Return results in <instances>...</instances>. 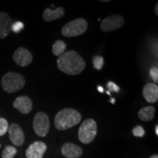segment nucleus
Wrapping results in <instances>:
<instances>
[{"label":"nucleus","instance_id":"obj_1","mask_svg":"<svg viewBox=\"0 0 158 158\" xmlns=\"http://www.w3.org/2000/svg\"><path fill=\"white\" fill-rule=\"evenodd\" d=\"M57 66L59 70L70 76L80 74L86 67L84 59L76 51H65L64 54L57 59Z\"/></svg>","mask_w":158,"mask_h":158},{"label":"nucleus","instance_id":"obj_2","mask_svg":"<svg viewBox=\"0 0 158 158\" xmlns=\"http://www.w3.org/2000/svg\"><path fill=\"white\" fill-rule=\"evenodd\" d=\"M81 120V116L78 110L73 108H64L55 116L54 124L59 130H65L77 125Z\"/></svg>","mask_w":158,"mask_h":158},{"label":"nucleus","instance_id":"obj_3","mask_svg":"<svg viewBox=\"0 0 158 158\" xmlns=\"http://www.w3.org/2000/svg\"><path fill=\"white\" fill-rule=\"evenodd\" d=\"M25 84L24 77L22 75L13 72L7 73L1 80L2 87L7 93H13L22 89Z\"/></svg>","mask_w":158,"mask_h":158},{"label":"nucleus","instance_id":"obj_4","mask_svg":"<svg viewBox=\"0 0 158 158\" xmlns=\"http://www.w3.org/2000/svg\"><path fill=\"white\" fill-rule=\"evenodd\" d=\"M98 133V125L92 118H88L83 122L78 130V138L83 143L88 144L95 138Z\"/></svg>","mask_w":158,"mask_h":158},{"label":"nucleus","instance_id":"obj_5","mask_svg":"<svg viewBox=\"0 0 158 158\" xmlns=\"http://www.w3.org/2000/svg\"><path fill=\"white\" fill-rule=\"evenodd\" d=\"M88 27L87 21L84 19H77L66 23L62 28V34L64 37H76L84 34Z\"/></svg>","mask_w":158,"mask_h":158},{"label":"nucleus","instance_id":"obj_6","mask_svg":"<svg viewBox=\"0 0 158 158\" xmlns=\"http://www.w3.org/2000/svg\"><path fill=\"white\" fill-rule=\"evenodd\" d=\"M33 128L35 133L40 137H45L50 128V121L48 115L44 112H38L35 114L33 121Z\"/></svg>","mask_w":158,"mask_h":158},{"label":"nucleus","instance_id":"obj_7","mask_svg":"<svg viewBox=\"0 0 158 158\" xmlns=\"http://www.w3.org/2000/svg\"><path fill=\"white\" fill-rule=\"evenodd\" d=\"M124 18L120 15H113L102 20L100 23V29L102 31H114L120 29L124 25Z\"/></svg>","mask_w":158,"mask_h":158},{"label":"nucleus","instance_id":"obj_8","mask_svg":"<svg viewBox=\"0 0 158 158\" xmlns=\"http://www.w3.org/2000/svg\"><path fill=\"white\" fill-rule=\"evenodd\" d=\"M13 60L19 66L26 67L30 64L33 60V56L31 53L28 49L20 47L15 50L13 56Z\"/></svg>","mask_w":158,"mask_h":158},{"label":"nucleus","instance_id":"obj_9","mask_svg":"<svg viewBox=\"0 0 158 158\" xmlns=\"http://www.w3.org/2000/svg\"><path fill=\"white\" fill-rule=\"evenodd\" d=\"M47 150V147L42 141H35L30 144L26 151L27 158H43Z\"/></svg>","mask_w":158,"mask_h":158},{"label":"nucleus","instance_id":"obj_10","mask_svg":"<svg viewBox=\"0 0 158 158\" xmlns=\"http://www.w3.org/2000/svg\"><path fill=\"white\" fill-rule=\"evenodd\" d=\"M10 139L17 147H21L24 143V134L22 129L18 124L13 123L8 127Z\"/></svg>","mask_w":158,"mask_h":158},{"label":"nucleus","instance_id":"obj_11","mask_svg":"<svg viewBox=\"0 0 158 158\" xmlns=\"http://www.w3.org/2000/svg\"><path fill=\"white\" fill-rule=\"evenodd\" d=\"M13 21L10 16L5 13L0 12V39H5L12 31Z\"/></svg>","mask_w":158,"mask_h":158},{"label":"nucleus","instance_id":"obj_12","mask_svg":"<svg viewBox=\"0 0 158 158\" xmlns=\"http://www.w3.org/2000/svg\"><path fill=\"white\" fill-rule=\"evenodd\" d=\"M13 107L23 114H27L32 109V101L29 97L20 96L13 103Z\"/></svg>","mask_w":158,"mask_h":158},{"label":"nucleus","instance_id":"obj_13","mask_svg":"<svg viewBox=\"0 0 158 158\" xmlns=\"http://www.w3.org/2000/svg\"><path fill=\"white\" fill-rule=\"evenodd\" d=\"M62 155L66 158H79L82 155V149L72 143H66L61 149Z\"/></svg>","mask_w":158,"mask_h":158},{"label":"nucleus","instance_id":"obj_14","mask_svg":"<svg viewBox=\"0 0 158 158\" xmlns=\"http://www.w3.org/2000/svg\"><path fill=\"white\" fill-rule=\"evenodd\" d=\"M143 96L148 102L155 103L158 100V87L155 84L148 83L143 88Z\"/></svg>","mask_w":158,"mask_h":158},{"label":"nucleus","instance_id":"obj_15","mask_svg":"<svg viewBox=\"0 0 158 158\" xmlns=\"http://www.w3.org/2000/svg\"><path fill=\"white\" fill-rule=\"evenodd\" d=\"M64 10L62 7H59L56 10H51V8H46L43 12V19L45 21H53L55 20L61 19L64 16Z\"/></svg>","mask_w":158,"mask_h":158},{"label":"nucleus","instance_id":"obj_16","mask_svg":"<svg viewBox=\"0 0 158 158\" xmlns=\"http://www.w3.org/2000/svg\"><path fill=\"white\" fill-rule=\"evenodd\" d=\"M155 108L153 106L143 107L138 111V117L143 122H149L155 117Z\"/></svg>","mask_w":158,"mask_h":158},{"label":"nucleus","instance_id":"obj_17","mask_svg":"<svg viewBox=\"0 0 158 158\" xmlns=\"http://www.w3.org/2000/svg\"><path fill=\"white\" fill-rule=\"evenodd\" d=\"M67 48V45L63 40H56L52 47V52L55 56H60L64 54Z\"/></svg>","mask_w":158,"mask_h":158},{"label":"nucleus","instance_id":"obj_18","mask_svg":"<svg viewBox=\"0 0 158 158\" xmlns=\"http://www.w3.org/2000/svg\"><path fill=\"white\" fill-rule=\"evenodd\" d=\"M17 153V149L13 146H7L2 152V158H13Z\"/></svg>","mask_w":158,"mask_h":158},{"label":"nucleus","instance_id":"obj_19","mask_svg":"<svg viewBox=\"0 0 158 158\" xmlns=\"http://www.w3.org/2000/svg\"><path fill=\"white\" fill-rule=\"evenodd\" d=\"M104 64V59L101 56H95L93 58L94 68L96 70H101Z\"/></svg>","mask_w":158,"mask_h":158},{"label":"nucleus","instance_id":"obj_20","mask_svg":"<svg viewBox=\"0 0 158 158\" xmlns=\"http://www.w3.org/2000/svg\"><path fill=\"white\" fill-rule=\"evenodd\" d=\"M8 122L4 118H0V136H2L8 131Z\"/></svg>","mask_w":158,"mask_h":158},{"label":"nucleus","instance_id":"obj_21","mask_svg":"<svg viewBox=\"0 0 158 158\" xmlns=\"http://www.w3.org/2000/svg\"><path fill=\"white\" fill-rule=\"evenodd\" d=\"M133 133L135 137L141 138L145 135V131H144L143 128L141 126L138 125L133 129Z\"/></svg>","mask_w":158,"mask_h":158},{"label":"nucleus","instance_id":"obj_22","mask_svg":"<svg viewBox=\"0 0 158 158\" xmlns=\"http://www.w3.org/2000/svg\"><path fill=\"white\" fill-rule=\"evenodd\" d=\"M24 27V25L21 21H16V22L13 23V26H12V31H14L15 33H19L21 31Z\"/></svg>","mask_w":158,"mask_h":158},{"label":"nucleus","instance_id":"obj_23","mask_svg":"<svg viewBox=\"0 0 158 158\" xmlns=\"http://www.w3.org/2000/svg\"><path fill=\"white\" fill-rule=\"evenodd\" d=\"M149 74L151 78H152L155 84H157L158 82V69L156 67H153L151 68V70L149 71Z\"/></svg>","mask_w":158,"mask_h":158},{"label":"nucleus","instance_id":"obj_24","mask_svg":"<svg viewBox=\"0 0 158 158\" xmlns=\"http://www.w3.org/2000/svg\"><path fill=\"white\" fill-rule=\"evenodd\" d=\"M107 87L108 89L111 92H118L119 91V87L116 85L115 83L112 82V81H109L107 84Z\"/></svg>","mask_w":158,"mask_h":158},{"label":"nucleus","instance_id":"obj_25","mask_svg":"<svg viewBox=\"0 0 158 158\" xmlns=\"http://www.w3.org/2000/svg\"><path fill=\"white\" fill-rule=\"evenodd\" d=\"M98 90L100 92H101V93H102V92H104V89H103V87H102V86H98Z\"/></svg>","mask_w":158,"mask_h":158},{"label":"nucleus","instance_id":"obj_26","mask_svg":"<svg viewBox=\"0 0 158 158\" xmlns=\"http://www.w3.org/2000/svg\"><path fill=\"white\" fill-rule=\"evenodd\" d=\"M158 5H157H157H156V7H155V13H156V14H158Z\"/></svg>","mask_w":158,"mask_h":158},{"label":"nucleus","instance_id":"obj_27","mask_svg":"<svg viewBox=\"0 0 158 158\" xmlns=\"http://www.w3.org/2000/svg\"><path fill=\"white\" fill-rule=\"evenodd\" d=\"M155 133L156 135H158V125H156L155 127Z\"/></svg>","mask_w":158,"mask_h":158},{"label":"nucleus","instance_id":"obj_28","mask_svg":"<svg viewBox=\"0 0 158 158\" xmlns=\"http://www.w3.org/2000/svg\"><path fill=\"white\" fill-rule=\"evenodd\" d=\"M110 102H111L112 104H114V103H115V99H114V98H111V99H110Z\"/></svg>","mask_w":158,"mask_h":158},{"label":"nucleus","instance_id":"obj_29","mask_svg":"<svg viewBox=\"0 0 158 158\" xmlns=\"http://www.w3.org/2000/svg\"><path fill=\"white\" fill-rule=\"evenodd\" d=\"M150 158H158V156H157V155H154L152 156V157Z\"/></svg>","mask_w":158,"mask_h":158},{"label":"nucleus","instance_id":"obj_30","mask_svg":"<svg viewBox=\"0 0 158 158\" xmlns=\"http://www.w3.org/2000/svg\"><path fill=\"white\" fill-rule=\"evenodd\" d=\"M106 93H107L108 94H109V95H110V92H108V91H107V92H106Z\"/></svg>","mask_w":158,"mask_h":158},{"label":"nucleus","instance_id":"obj_31","mask_svg":"<svg viewBox=\"0 0 158 158\" xmlns=\"http://www.w3.org/2000/svg\"><path fill=\"white\" fill-rule=\"evenodd\" d=\"M0 148H1V143H0Z\"/></svg>","mask_w":158,"mask_h":158}]
</instances>
